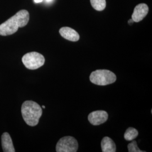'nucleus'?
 <instances>
[{
  "instance_id": "obj_6",
  "label": "nucleus",
  "mask_w": 152,
  "mask_h": 152,
  "mask_svg": "<svg viewBox=\"0 0 152 152\" xmlns=\"http://www.w3.org/2000/svg\"><path fill=\"white\" fill-rule=\"evenodd\" d=\"M108 118V114L104 110H96L90 113L88 116V120L91 124L94 126L103 124Z\"/></svg>"
},
{
  "instance_id": "obj_11",
  "label": "nucleus",
  "mask_w": 152,
  "mask_h": 152,
  "mask_svg": "<svg viewBox=\"0 0 152 152\" xmlns=\"http://www.w3.org/2000/svg\"><path fill=\"white\" fill-rule=\"evenodd\" d=\"M137 135L138 131L136 129L133 127H129L126 131L124 134V137L125 140L127 141H132L136 138Z\"/></svg>"
},
{
  "instance_id": "obj_8",
  "label": "nucleus",
  "mask_w": 152,
  "mask_h": 152,
  "mask_svg": "<svg viewBox=\"0 0 152 152\" xmlns=\"http://www.w3.org/2000/svg\"><path fill=\"white\" fill-rule=\"evenodd\" d=\"M59 33L63 38L71 41L76 42L80 39L79 34L70 27H62L60 28Z\"/></svg>"
},
{
  "instance_id": "obj_13",
  "label": "nucleus",
  "mask_w": 152,
  "mask_h": 152,
  "mask_svg": "<svg viewBox=\"0 0 152 152\" xmlns=\"http://www.w3.org/2000/svg\"><path fill=\"white\" fill-rule=\"evenodd\" d=\"M127 148H128V151L129 152H144V151H142L138 148L137 145V142L135 140L132 141L130 144H129Z\"/></svg>"
},
{
  "instance_id": "obj_12",
  "label": "nucleus",
  "mask_w": 152,
  "mask_h": 152,
  "mask_svg": "<svg viewBox=\"0 0 152 152\" xmlns=\"http://www.w3.org/2000/svg\"><path fill=\"white\" fill-rule=\"evenodd\" d=\"M93 8L98 11H102L106 7L105 0H90Z\"/></svg>"
},
{
  "instance_id": "obj_14",
  "label": "nucleus",
  "mask_w": 152,
  "mask_h": 152,
  "mask_svg": "<svg viewBox=\"0 0 152 152\" xmlns=\"http://www.w3.org/2000/svg\"><path fill=\"white\" fill-rule=\"evenodd\" d=\"M44 0H34L35 3H40V2H42Z\"/></svg>"
},
{
  "instance_id": "obj_10",
  "label": "nucleus",
  "mask_w": 152,
  "mask_h": 152,
  "mask_svg": "<svg viewBox=\"0 0 152 152\" xmlns=\"http://www.w3.org/2000/svg\"><path fill=\"white\" fill-rule=\"evenodd\" d=\"M101 147L102 152H115L116 151V146L114 141L108 136L104 137L102 139Z\"/></svg>"
},
{
  "instance_id": "obj_16",
  "label": "nucleus",
  "mask_w": 152,
  "mask_h": 152,
  "mask_svg": "<svg viewBox=\"0 0 152 152\" xmlns=\"http://www.w3.org/2000/svg\"><path fill=\"white\" fill-rule=\"evenodd\" d=\"M54 0H45V1H46V2H47V3H51V2H53Z\"/></svg>"
},
{
  "instance_id": "obj_5",
  "label": "nucleus",
  "mask_w": 152,
  "mask_h": 152,
  "mask_svg": "<svg viewBox=\"0 0 152 152\" xmlns=\"http://www.w3.org/2000/svg\"><path fill=\"white\" fill-rule=\"evenodd\" d=\"M78 144L75 138L72 136H64L58 141L56 151L57 152H76Z\"/></svg>"
},
{
  "instance_id": "obj_15",
  "label": "nucleus",
  "mask_w": 152,
  "mask_h": 152,
  "mask_svg": "<svg viewBox=\"0 0 152 152\" xmlns=\"http://www.w3.org/2000/svg\"><path fill=\"white\" fill-rule=\"evenodd\" d=\"M133 22H134V20H133L132 19H131L130 20H129V23L130 24H132V23H133Z\"/></svg>"
},
{
  "instance_id": "obj_3",
  "label": "nucleus",
  "mask_w": 152,
  "mask_h": 152,
  "mask_svg": "<svg viewBox=\"0 0 152 152\" xmlns=\"http://www.w3.org/2000/svg\"><path fill=\"white\" fill-rule=\"evenodd\" d=\"M117 77L114 73L107 69H99L94 71L90 76L92 83L99 86H105L112 84L116 81Z\"/></svg>"
},
{
  "instance_id": "obj_9",
  "label": "nucleus",
  "mask_w": 152,
  "mask_h": 152,
  "mask_svg": "<svg viewBox=\"0 0 152 152\" xmlns=\"http://www.w3.org/2000/svg\"><path fill=\"white\" fill-rule=\"evenodd\" d=\"M1 143L4 152H15V149L9 134L4 132L1 136Z\"/></svg>"
},
{
  "instance_id": "obj_1",
  "label": "nucleus",
  "mask_w": 152,
  "mask_h": 152,
  "mask_svg": "<svg viewBox=\"0 0 152 152\" xmlns=\"http://www.w3.org/2000/svg\"><path fill=\"white\" fill-rule=\"evenodd\" d=\"M29 20V12L26 10L18 12L15 15L0 25V35L9 36L16 32L19 28L26 26Z\"/></svg>"
},
{
  "instance_id": "obj_17",
  "label": "nucleus",
  "mask_w": 152,
  "mask_h": 152,
  "mask_svg": "<svg viewBox=\"0 0 152 152\" xmlns=\"http://www.w3.org/2000/svg\"><path fill=\"white\" fill-rule=\"evenodd\" d=\"M42 108H45V106H44V105H42Z\"/></svg>"
},
{
  "instance_id": "obj_4",
  "label": "nucleus",
  "mask_w": 152,
  "mask_h": 152,
  "mask_svg": "<svg viewBox=\"0 0 152 152\" xmlns=\"http://www.w3.org/2000/svg\"><path fill=\"white\" fill-rule=\"evenodd\" d=\"M45 59L44 56L37 52H31L24 55L22 62L24 66L31 70L37 69L44 65Z\"/></svg>"
},
{
  "instance_id": "obj_2",
  "label": "nucleus",
  "mask_w": 152,
  "mask_h": 152,
  "mask_svg": "<svg viewBox=\"0 0 152 152\" xmlns=\"http://www.w3.org/2000/svg\"><path fill=\"white\" fill-rule=\"evenodd\" d=\"M21 111L24 121L30 126L37 125L42 114V110L39 105L31 100L26 101L23 103Z\"/></svg>"
},
{
  "instance_id": "obj_7",
  "label": "nucleus",
  "mask_w": 152,
  "mask_h": 152,
  "mask_svg": "<svg viewBox=\"0 0 152 152\" xmlns=\"http://www.w3.org/2000/svg\"><path fill=\"white\" fill-rule=\"evenodd\" d=\"M149 11L148 6L145 4H140L136 6L132 15V19L134 22L142 20L147 15Z\"/></svg>"
}]
</instances>
